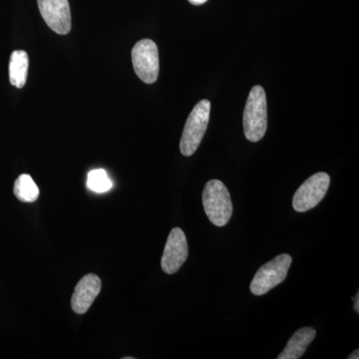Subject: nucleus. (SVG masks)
I'll return each mask as SVG.
<instances>
[{
	"instance_id": "obj_1",
	"label": "nucleus",
	"mask_w": 359,
	"mask_h": 359,
	"mask_svg": "<svg viewBox=\"0 0 359 359\" xmlns=\"http://www.w3.org/2000/svg\"><path fill=\"white\" fill-rule=\"evenodd\" d=\"M245 138L259 142L264 138L268 128V105L266 92L262 86L252 87L248 97L243 117Z\"/></svg>"
},
{
	"instance_id": "obj_2",
	"label": "nucleus",
	"mask_w": 359,
	"mask_h": 359,
	"mask_svg": "<svg viewBox=\"0 0 359 359\" xmlns=\"http://www.w3.org/2000/svg\"><path fill=\"white\" fill-rule=\"evenodd\" d=\"M203 205L208 219L217 226H224L233 215L230 193L223 182L211 180L203 191Z\"/></svg>"
},
{
	"instance_id": "obj_3",
	"label": "nucleus",
	"mask_w": 359,
	"mask_h": 359,
	"mask_svg": "<svg viewBox=\"0 0 359 359\" xmlns=\"http://www.w3.org/2000/svg\"><path fill=\"white\" fill-rule=\"evenodd\" d=\"M210 111L211 102L209 100H202L194 107L189 115L180 142V151L186 157L195 154L199 148L209 125Z\"/></svg>"
},
{
	"instance_id": "obj_4",
	"label": "nucleus",
	"mask_w": 359,
	"mask_h": 359,
	"mask_svg": "<svg viewBox=\"0 0 359 359\" xmlns=\"http://www.w3.org/2000/svg\"><path fill=\"white\" fill-rule=\"evenodd\" d=\"M292 263V257L287 254H283L264 264L257 271L250 283V289L252 294L261 297L278 287L287 278Z\"/></svg>"
},
{
	"instance_id": "obj_5",
	"label": "nucleus",
	"mask_w": 359,
	"mask_h": 359,
	"mask_svg": "<svg viewBox=\"0 0 359 359\" xmlns=\"http://www.w3.org/2000/svg\"><path fill=\"white\" fill-rule=\"evenodd\" d=\"M132 62L137 76L147 84H153L159 76V51L151 39H142L132 49Z\"/></svg>"
},
{
	"instance_id": "obj_6",
	"label": "nucleus",
	"mask_w": 359,
	"mask_h": 359,
	"mask_svg": "<svg viewBox=\"0 0 359 359\" xmlns=\"http://www.w3.org/2000/svg\"><path fill=\"white\" fill-rule=\"evenodd\" d=\"M330 184V175L325 172L309 177L294 194L292 205L295 211L304 212L316 208L327 195Z\"/></svg>"
},
{
	"instance_id": "obj_7",
	"label": "nucleus",
	"mask_w": 359,
	"mask_h": 359,
	"mask_svg": "<svg viewBox=\"0 0 359 359\" xmlns=\"http://www.w3.org/2000/svg\"><path fill=\"white\" fill-rule=\"evenodd\" d=\"M189 256L188 242L185 233L180 228H174L168 237L161 266L168 275H173L185 263Z\"/></svg>"
},
{
	"instance_id": "obj_8",
	"label": "nucleus",
	"mask_w": 359,
	"mask_h": 359,
	"mask_svg": "<svg viewBox=\"0 0 359 359\" xmlns=\"http://www.w3.org/2000/svg\"><path fill=\"white\" fill-rule=\"evenodd\" d=\"M40 14L46 25L57 34L71 30V11L68 0H37Z\"/></svg>"
},
{
	"instance_id": "obj_9",
	"label": "nucleus",
	"mask_w": 359,
	"mask_h": 359,
	"mask_svg": "<svg viewBox=\"0 0 359 359\" xmlns=\"http://www.w3.org/2000/svg\"><path fill=\"white\" fill-rule=\"evenodd\" d=\"M102 287L100 278L94 273H89L79 280L71 299V308L77 314L88 311Z\"/></svg>"
},
{
	"instance_id": "obj_10",
	"label": "nucleus",
	"mask_w": 359,
	"mask_h": 359,
	"mask_svg": "<svg viewBox=\"0 0 359 359\" xmlns=\"http://www.w3.org/2000/svg\"><path fill=\"white\" fill-rule=\"evenodd\" d=\"M316 330L311 327H304L297 330L290 337L287 346L282 353L278 356V359H299L304 355L309 344L316 339Z\"/></svg>"
},
{
	"instance_id": "obj_11",
	"label": "nucleus",
	"mask_w": 359,
	"mask_h": 359,
	"mask_svg": "<svg viewBox=\"0 0 359 359\" xmlns=\"http://www.w3.org/2000/svg\"><path fill=\"white\" fill-rule=\"evenodd\" d=\"M28 55L25 51L15 50L13 52L9 61V81L16 88H22L27 80Z\"/></svg>"
},
{
	"instance_id": "obj_12",
	"label": "nucleus",
	"mask_w": 359,
	"mask_h": 359,
	"mask_svg": "<svg viewBox=\"0 0 359 359\" xmlns=\"http://www.w3.org/2000/svg\"><path fill=\"white\" fill-rule=\"evenodd\" d=\"M13 192L15 197L23 203H34L39 197V187L27 174L20 175L16 179Z\"/></svg>"
},
{
	"instance_id": "obj_13",
	"label": "nucleus",
	"mask_w": 359,
	"mask_h": 359,
	"mask_svg": "<svg viewBox=\"0 0 359 359\" xmlns=\"http://www.w3.org/2000/svg\"><path fill=\"white\" fill-rule=\"evenodd\" d=\"M87 186L93 192L105 193L112 188L113 184L105 170L97 169L88 174Z\"/></svg>"
},
{
	"instance_id": "obj_14",
	"label": "nucleus",
	"mask_w": 359,
	"mask_h": 359,
	"mask_svg": "<svg viewBox=\"0 0 359 359\" xmlns=\"http://www.w3.org/2000/svg\"><path fill=\"white\" fill-rule=\"evenodd\" d=\"M354 302V311H356V313H359V292L356 294L355 297L353 299Z\"/></svg>"
},
{
	"instance_id": "obj_15",
	"label": "nucleus",
	"mask_w": 359,
	"mask_h": 359,
	"mask_svg": "<svg viewBox=\"0 0 359 359\" xmlns=\"http://www.w3.org/2000/svg\"><path fill=\"white\" fill-rule=\"evenodd\" d=\"M189 1L194 4V6H201V4H204L205 2H207L208 0H189Z\"/></svg>"
},
{
	"instance_id": "obj_16",
	"label": "nucleus",
	"mask_w": 359,
	"mask_h": 359,
	"mask_svg": "<svg viewBox=\"0 0 359 359\" xmlns=\"http://www.w3.org/2000/svg\"><path fill=\"white\" fill-rule=\"evenodd\" d=\"M359 351L358 349H356L355 351H353V353L351 354V355L348 356V359H358L359 358Z\"/></svg>"
}]
</instances>
